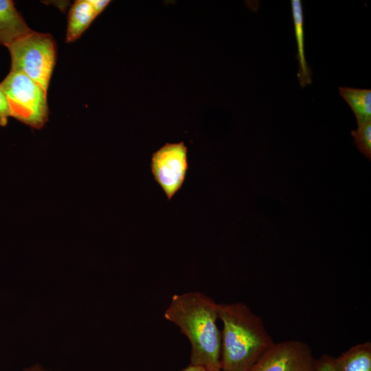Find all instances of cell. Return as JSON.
Here are the masks:
<instances>
[{"instance_id": "1", "label": "cell", "mask_w": 371, "mask_h": 371, "mask_svg": "<svg viewBox=\"0 0 371 371\" xmlns=\"http://www.w3.org/2000/svg\"><path fill=\"white\" fill-rule=\"evenodd\" d=\"M218 303L200 291L172 295L164 318L177 326L191 346V366L221 371V334L216 320Z\"/></svg>"}, {"instance_id": "2", "label": "cell", "mask_w": 371, "mask_h": 371, "mask_svg": "<svg viewBox=\"0 0 371 371\" xmlns=\"http://www.w3.org/2000/svg\"><path fill=\"white\" fill-rule=\"evenodd\" d=\"M221 371H251L273 346L263 321L245 303H218Z\"/></svg>"}, {"instance_id": "3", "label": "cell", "mask_w": 371, "mask_h": 371, "mask_svg": "<svg viewBox=\"0 0 371 371\" xmlns=\"http://www.w3.org/2000/svg\"><path fill=\"white\" fill-rule=\"evenodd\" d=\"M8 48L11 70L25 74L47 92L56 63V44L52 36L32 30Z\"/></svg>"}, {"instance_id": "4", "label": "cell", "mask_w": 371, "mask_h": 371, "mask_svg": "<svg viewBox=\"0 0 371 371\" xmlns=\"http://www.w3.org/2000/svg\"><path fill=\"white\" fill-rule=\"evenodd\" d=\"M8 101L10 117L36 129L48 120L47 92L25 74L11 70L0 83Z\"/></svg>"}, {"instance_id": "5", "label": "cell", "mask_w": 371, "mask_h": 371, "mask_svg": "<svg viewBox=\"0 0 371 371\" xmlns=\"http://www.w3.org/2000/svg\"><path fill=\"white\" fill-rule=\"evenodd\" d=\"M188 148L183 142L166 143L153 153L150 170L168 201L181 188L188 170Z\"/></svg>"}, {"instance_id": "6", "label": "cell", "mask_w": 371, "mask_h": 371, "mask_svg": "<svg viewBox=\"0 0 371 371\" xmlns=\"http://www.w3.org/2000/svg\"><path fill=\"white\" fill-rule=\"evenodd\" d=\"M251 371H317V359L306 343L285 340L275 343Z\"/></svg>"}, {"instance_id": "7", "label": "cell", "mask_w": 371, "mask_h": 371, "mask_svg": "<svg viewBox=\"0 0 371 371\" xmlns=\"http://www.w3.org/2000/svg\"><path fill=\"white\" fill-rule=\"evenodd\" d=\"M31 31L13 1L0 0V43L8 47Z\"/></svg>"}, {"instance_id": "8", "label": "cell", "mask_w": 371, "mask_h": 371, "mask_svg": "<svg viewBox=\"0 0 371 371\" xmlns=\"http://www.w3.org/2000/svg\"><path fill=\"white\" fill-rule=\"evenodd\" d=\"M291 5L297 47V77L300 86L305 87L312 83V71L305 56L303 7L300 0H292Z\"/></svg>"}, {"instance_id": "9", "label": "cell", "mask_w": 371, "mask_h": 371, "mask_svg": "<svg viewBox=\"0 0 371 371\" xmlns=\"http://www.w3.org/2000/svg\"><path fill=\"white\" fill-rule=\"evenodd\" d=\"M335 371H371V343L356 344L334 357Z\"/></svg>"}, {"instance_id": "10", "label": "cell", "mask_w": 371, "mask_h": 371, "mask_svg": "<svg viewBox=\"0 0 371 371\" xmlns=\"http://www.w3.org/2000/svg\"><path fill=\"white\" fill-rule=\"evenodd\" d=\"M97 16L89 0L76 1L69 12L67 42L78 39Z\"/></svg>"}, {"instance_id": "11", "label": "cell", "mask_w": 371, "mask_h": 371, "mask_svg": "<svg viewBox=\"0 0 371 371\" xmlns=\"http://www.w3.org/2000/svg\"><path fill=\"white\" fill-rule=\"evenodd\" d=\"M339 95L352 111L357 124L371 120V90L339 87Z\"/></svg>"}, {"instance_id": "12", "label": "cell", "mask_w": 371, "mask_h": 371, "mask_svg": "<svg viewBox=\"0 0 371 371\" xmlns=\"http://www.w3.org/2000/svg\"><path fill=\"white\" fill-rule=\"evenodd\" d=\"M351 135L358 150L369 160L371 158V120L357 124Z\"/></svg>"}, {"instance_id": "13", "label": "cell", "mask_w": 371, "mask_h": 371, "mask_svg": "<svg viewBox=\"0 0 371 371\" xmlns=\"http://www.w3.org/2000/svg\"><path fill=\"white\" fill-rule=\"evenodd\" d=\"M10 117V110L8 99L1 87L0 86V125L4 126Z\"/></svg>"}, {"instance_id": "14", "label": "cell", "mask_w": 371, "mask_h": 371, "mask_svg": "<svg viewBox=\"0 0 371 371\" xmlns=\"http://www.w3.org/2000/svg\"><path fill=\"white\" fill-rule=\"evenodd\" d=\"M334 357L324 354L317 359V371H335Z\"/></svg>"}, {"instance_id": "15", "label": "cell", "mask_w": 371, "mask_h": 371, "mask_svg": "<svg viewBox=\"0 0 371 371\" xmlns=\"http://www.w3.org/2000/svg\"><path fill=\"white\" fill-rule=\"evenodd\" d=\"M93 9L97 14H100L105 8L109 4L110 1L106 0H89Z\"/></svg>"}, {"instance_id": "16", "label": "cell", "mask_w": 371, "mask_h": 371, "mask_svg": "<svg viewBox=\"0 0 371 371\" xmlns=\"http://www.w3.org/2000/svg\"><path fill=\"white\" fill-rule=\"evenodd\" d=\"M21 371H47L39 363L33 364L27 368L23 369Z\"/></svg>"}, {"instance_id": "17", "label": "cell", "mask_w": 371, "mask_h": 371, "mask_svg": "<svg viewBox=\"0 0 371 371\" xmlns=\"http://www.w3.org/2000/svg\"><path fill=\"white\" fill-rule=\"evenodd\" d=\"M179 371H206V370L203 369V368H201L199 366L189 365L188 366L184 368L183 369Z\"/></svg>"}]
</instances>
